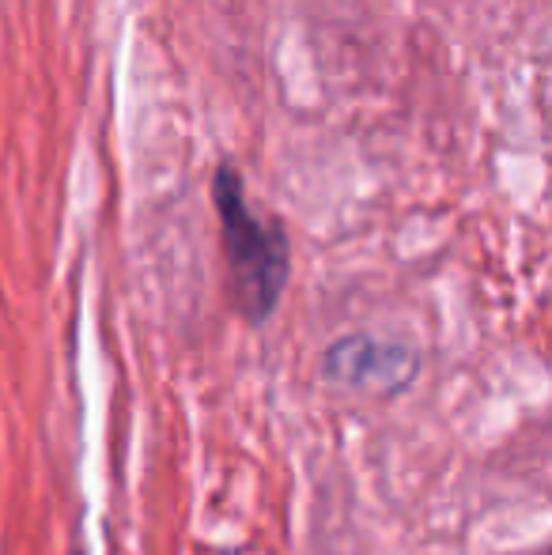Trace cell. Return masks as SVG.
<instances>
[{"label": "cell", "instance_id": "cell-2", "mask_svg": "<svg viewBox=\"0 0 552 555\" xmlns=\"http://www.w3.org/2000/svg\"><path fill=\"white\" fill-rule=\"evenodd\" d=\"M322 374L333 386L368 397V401H394L416 382L420 356L409 344L352 333L325 348Z\"/></svg>", "mask_w": 552, "mask_h": 555}, {"label": "cell", "instance_id": "cell-1", "mask_svg": "<svg viewBox=\"0 0 552 555\" xmlns=\"http://www.w3.org/2000/svg\"><path fill=\"white\" fill-rule=\"evenodd\" d=\"M213 197H216V212H220L223 254H228L239 310H243L251 322H266L287 284L284 231H280L277 223L261 220V216L246 205L235 170H228V167L216 170Z\"/></svg>", "mask_w": 552, "mask_h": 555}]
</instances>
